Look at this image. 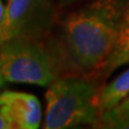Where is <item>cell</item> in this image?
Segmentation results:
<instances>
[{"mask_svg": "<svg viewBox=\"0 0 129 129\" xmlns=\"http://www.w3.org/2000/svg\"><path fill=\"white\" fill-rule=\"evenodd\" d=\"M127 0H91L57 20L46 38L59 77L96 81L116 46Z\"/></svg>", "mask_w": 129, "mask_h": 129, "instance_id": "obj_1", "label": "cell"}, {"mask_svg": "<svg viewBox=\"0 0 129 129\" xmlns=\"http://www.w3.org/2000/svg\"><path fill=\"white\" fill-rule=\"evenodd\" d=\"M99 88L94 80L84 77H57L46 92L44 129H67L99 121Z\"/></svg>", "mask_w": 129, "mask_h": 129, "instance_id": "obj_2", "label": "cell"}, {"mask_svg": "<svg viewBox=\"0 0 129 129\" xmlns=\"http://www.w3.org/2000/svg\"><path fill=\"white\" fill-rule=\"evenodd\" d=\"M0 64L10 83L48 87L59 77L44 41L13 38L1 42Z\"/></svg>", "mask_w": 129, "mask_h": 129, "instance_id": "obj_3", "label": "cell"}, {"mask_svg": "<svg viewBox=\"0 0 129 129\" xmlns=\"http://www.w3.org/2000/svg\"><path fill=\"white\" fill-rule=\"evenodd\" d=\"M0 43L13 38L46 41L57 23V0H7Z\"/></svg>", "mask_w": 129, "mask_h": 129, "instance_id": "obj_4", "label": "cell"}, {"mask_svg": "<svg viewBox=\"0 0 129 129\" xmlns=\"http://www.w3.org/2000/svg\"><path fill=\"white\" fill-rule=\"evenodd\" d=\"M0 111L13 122L16 129H37L41 124V103L31 93L10 90L0 92Z\"/></svg>", "mask_w": 129, "mask_h": 129, "instance_id": "obj_5", "label": "cell"}, {"mask_svg": "<svg viewBox=\"0 0 129 129\" xmlns=\"http://www.w3.org/2000/svg\"><path fill=\"white\" fill-rule=\"evenodd\" d=\"M127 63H129V0H127V4H125L116 46L109 56V59L102 67L97 80L99 81L105 80L117 68Z\"/></svg>", "mask_w": 129, "mask_h": 129, "instance_id": "obj_6", "label": "cell"}, {"mask_svg": "<svg viewBox=\"0 0 129 129\" xmlns=\"http://www.w3.org/2000/svg\"><path fill=\"white\" fill-rule=\"evenodd\" d=\"M129 93V68L108 83L98 93V108L101 112L116 106Z\"/></svg>", "mask_w": 129, "mask_h": 129, "instance_id": "obj_7", "label": "cell"}, {"mask_svg": "<svg viewBox=\"0 0 129 129\" xmlns=\"http://www.w3.org/2000/svg\"><path fill=\"white\" fill-rule=\"evenodd\" d=\"M94 127L106 129H129V109L111 108L103 111Z\"/></svg>", "mask_w": 129, "mask_h": 129, "instance_id": "obj_8", "label": "cell"}, {"mask_svg": "<svg viewBox=\"0 0 129 129\" xmlns=\"http://www.w3.org/2000/svg\"><path fill=\"white\" fill-rule=\"evenodd\" d=\"M0 129H16L13 122L1 111H0Z\"/></svg>", "mask_w": 129, "mask_h": 129, "instance_id": "obj_9", "label": "cell"}, {"mask_svg": "<svg viewBox=\"0 0 129 129\" xmlns=\"http://www.w3.org/2000/svg\"><path fill=\"white\" fill-rule=\"evenodd\" d=\"M114 108H117V109H129V93L118 103V104H117V105L114 106Z\"/></svg>", "mask_w": 129, "mask_h": 129, "instance_id": "obj_10", "label": "cell"}, {"mask_svg": "<svg viewBox=\"0 0 129 129\" xmlns=\"http://www.w3.org/2000/svg\"><path fill=\"white\" fill-rule=\"evenodd\" d=\"M79 1H81V0H57V4H59V7L62 9V7H67L69 5H73Z\"/></svg>", "mask_w": 129, "mask_h": 129, "instance_id": "obj_11", "label": "cell"}, {"mask_svg": "<svg viewBox=\"0 0 129 129\" xmlns=\"http://www.w3.org/2000/svg\"><path fill=\"white\" fill-rule=\"evenodd\" d=\"M5 7L4 5H3V1L0 0V26H1V24H3V20H4V16H5Z\"/></svg>", "mask_w": 129, "mask_h": 129, "instance_id": "obj_12", "label": "cell"}, {"mask_svg": "<svg viewBox=\"0 0 129 129\" xmlns=\"http://www.w3.org/2000/svg\"><path fill=\"white\" fill-rule=\"evenodd\" d=\"M5 81H6V79H5L4 74H3V69H1V64H0V92H1V88L3 86L5 85Z\"/></svg>", "mask_w": 129, "mask_h": 129, "instance_id": "obj_13", "label": "cell"}]
</instances>
